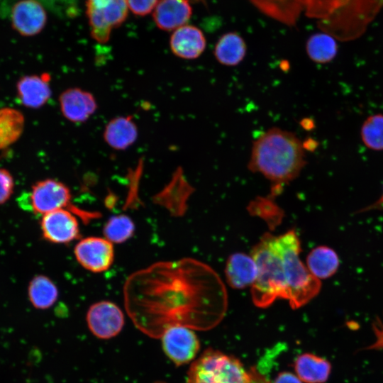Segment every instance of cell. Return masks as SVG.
<instances>
[{
  "label": "cell",
  "instance_id": "cell-1",
  "mask_svg": "<svg viewBox=\"0 0 383 383\" xmlns=\"http://www.w3.org/2000/svg\"><path fill=\"white\" fill-rule=\"evenodd\" d=\"M196 263L190 260L156 263L130 277L124 294L133 319L139 326H157L162 333L170 326H184L182 314L201 292L200 280L192 275Z\"/></svg>",
  "mask_w": 383,
  "mask_h": 383
},
{
  "label": "cell",
  "instance_id": "cell-2",
  "mask_svg": "<svg viewBox=\"0 0 383 383\" xmlns=\"http://www.w3.org/2000/svg\"><path fill=\"white\" fill-rule=\"evenodd\" d=\"M306 164L301 140L292 132L274 127L253 141L248 168L270 180L276 194L296 179Z\"/></svg>",
  "mask_w": 383,
  "mask_h": 383
},
{
  "label": "cell",
  "instance_id": "cell-3",
  "mask_svg": "<svg viewBox=\"0 0 383 383\" xmlns=\"http://www.w3.org/2000/svg\"><path fill=\"white\" fill-rule=\"evenodd\" d=\"M250 255L257 270L256 279L251 286L254 304L259 307H267L277 299H287L283 260L275 235L269 233L263 235L252 248Z\"/></svg>",
  "mask_w": 383,
  "mask_h": 383
},
{
  "label": "cell",
  "instance_id": "cell-4",
  "mask_svg": "<svg viewBox=\"0 0 383 383\" xmlns=\"http://www.w3.org/2000/svg\"><path fill=\"white\" fill-rule=\"evenodd\" d=\"M275 240L280 251L287 284V299L293 309L309 303L319 293L321 280L316 278L301 260V243L294 230H290Z\"/></svg>",
  "mask_w": 383,
  "mask_h": 383
},
{
  "label": "cell",
  "instance_id": "cell-5",
  "mask_svg": "<svg viewBox=\"0 0 383 383\" xmlns=\"http://www.w3.org/2000/svg\"><path fill=\"white\" fill-rule=\"evenodd\" d=\"M250 372L234 357L206 350L191 366L187 383H249Z\"/></svg>",
  "mask_w": 383,
  "mask_h": 383
},
{
  "label": "cell",
  "instance_id": "cell-6",
  "mask_svg": "<svg viewBox=\"0 0 383 383\" xmlns=\"http://www.w3.org/2000/svg\"><path fill=\"white\" fill-rule=\"evenodd\" d=\"M86 6L91 38L102 44L109 40L112 30L128 16L126 0H87Z\"/></svg>",
  "mask_w": 383,
  "mask_h": 383
},
{
  "label": "cell",
  "instance_id": "cell-7",
  "mask_svg": "<svg viewBox=\"0 0 383 383\" xmlns=\"http://www.w3.org/2000/svg\"><path fill=\"white\" fill-rule=\"evenodd\" d=\"M70 188L63 182L55 179L47 178L37 181L30 192L19 201L20 206L36 215L65 209L71 201Z\"/></svg>",
  "mask_w": 383,
  "mask_h": 383
},
{
  "label": "cell",
  "instance_id": "cell-8",
  "mask_svg": "<svg viewBox=\"0 0 383 383\" xmlns=\"http://www.w3.org/2000/svg\"><path fill=\"white\" fill-rule=\"evenodd\" d=\"M162 343L165 354L177 365L192 360L199 349L195 333L179 324L170 326L162 332Z\"/></svg>",
  "mask_w": 383,
  "mask_h": 383
},
{
  "label": "cell",
  "instance_id": "cell-9",
  "mask_svg": "<svg viewBox=\"0 0 383 383\" xmlns=\"http://www.w3.org/2000/svg\"><path fill=\"white\" fill-rule=\"evenodd\" d=\"M74 253L77 262L84 269L96 273L107 270L114 259L113 243L100 237L82 239L75 245Z\"/></svg>",
  "mask_w": 383,
  "mask_h": 383
},
{
  "label": "cell",
  "instance_id": "cell-10",
  "mask_svg": "<svg viewBox=\"0 0 383 383\" xmlns=\"http://www.w3.org/2000/svg\"><path fill=\"white\" fill-rule=\"evenodd\" d=\"M124 315L121 309L109 301H101L92 304L87 313L88 328L100 339L116 336L124 326Z\"/></svg>",
  "mask_w": 383,
  "mask_h": 383
},
{
  "label": "cell",
  "instance_id": "cell-11",
  "mask_svg": "<svg viewBox=\"0 0 383 383\" xmlns=\"http://www.w3.org/2000/svg\"><path fill=\"white\" fill-rule=\"evenodd\" d=\"M40 229L45 240L57 244L68 243L80 235L77 218L65 209L42 216Z\"/></svg>",
  "mask_w": 383,
  "mask_h": 383
},
{
  "label": "cell",
  "instance_id": "cell-12",
  "mask_svg": "<svg viewBox=\"0 0 383 383\" xmlns=\"http://www.w3.org/2000/svg\"><path fill=\"white\" fill-rule=\"evenodd\" d=\"M10 18L16 32L30 37L43 30L47 22V13L38 0H18L11 7Z\"/></svg>",
  "mask_w": 383,
  "mask_h": 383
},
{
  "label": "cell",
  "instance_id": "cell-13",
  "mask_svg": "<svg viewBox=\"0 0 383 383\" xmlns=\"http://www.w3.org/2000/svg\"><path fill=\"white\" fill-rule=\"evenodd\" d=\"M59 104L62 116L74 123L88 121L98 107L94 96L79 87L64 90L59 96Z\"/></svg>",
  "mask_w": 383,
  "mask_h": 383
},
{
  "label": "cell",
  "instance_id": "cell-14",
  "mask_svg": "<svg viewBox=\"0 0 383 383\" xmlns=\"http://www.w3.org/2000/svg\"><path fill=\"white\" fill-rule=\"evenodd\" d=\"M51 76L48 72L40 74L25 75L16 83V95L24 106L37 109L43 106L50 99Z\"/></svg>",
  "mask_w": 383,
  "mask_h": 383
},
{
  "label": "cell",
  "instance_id": "cell-15",
  "mask_svg": "<svg viewBox=\"0 0 383 383\" xmlns=\"http://www.w3.org/2000/svg\"><path fill=\"white\" fill-rule=\"evenodd\" d=\"M170 46L172 53L184 60L198 58L204 51L206 40L203 32L192 25L183 26L172 33Z\"/></svg>",
  "mask_w": 383,
  "mask_h": 383
},
{
  "label": "cell",
  "instance_id": "cell-16",
  "mask_svg": "<svg viewBox=\"0 0 383 383\" xmlns=\"http://www.w3.org/2000/svg\"><path fill=\"white\" fill-rule=\"evenodd\" d=\"M192 13L188 0H159L152 16L160 29L172 31L187 25Z\"/></svg>",
  "mask_w": 383,
  "mask_h": 383
},
{
  "label": "cell",
  "instance_id": "cell-17",
  "mask_svg": "<svg viewBox=\"0 0 383 383\" xmlns=\"http://www.w3.org/2000/svg\"><path fill=\"white\" fill-rule=\"evenodd\" d=\"M138 136V129L133 116H120L111 119L105 126V143L116 150H125L133 145Z\"/></svg>",
  "mask_w": 383,
  "mask_h": 383
},
{
  "label": "cell",
  "instance_id": "cell-18",
  "mask_svg": "<svg viewBox=\"0 0 383 383\" xmlns=\"http://www.w3.org/2000/svg\"><path fill=\"white\" fill-rule=\"evenodd\" d=\"M257 274L255 262L250 255L235 252L228 257L225 274L228 284L234 289L252 286Z\"/></svg>",
  "mask_w": 383,
  "mask_h": 383
},
{
  "label": "cell",
  "instance_id": "cell-19",
  "mask_svg": "<svg viewBox=\"0 0 383 383\" xmlns=\"http://www.w3.org/2000/svg\"><path fill=\"white\" fill-rule=\"evenodd\" d=\"M298 377L305 383H324L331 371V363L311 353L298 356L294 362Z\"/></svg>",
  "mask_w": 383,
  "mask_h": 383
},
{
  "label": "cell",
  "instance_id": "cell-20",
  "mask_svg": "<svg viewBox=\"0 0 383 383\" xmlns=\"http://www.w3.org/2000/svg\"><path fill=\"white\" fill-rule=\"evenodd\" d=\"M246 51L247 47L243 38L237 33L228 32L218 39L213 54L221 65L233 67L243 60Z\"/></svg>",
  "mask_w": 383,
  "mask_h": 383
},
{
  "label": "cell",
  "instance_id": "cell-21",
  "mask_svg": "<svg viewBox=\"0 0 383 383\" xmlns=\"http://www.w3.org/2000/svg\"><path fill=\"white\" fill-rule=\"evenodd\" d=\"M340 261L335 250L328 246H318L307 255L306 267L318 279L332 277L339 267Z\"/></svg>",
  "mask_w": 383,
  "mask_h": 383
},
{
  "label": "cell",
  "instance_id": "cell-22",
  "mask_svg": "<svg viewBox=\"0 0 383 383\" xmlns=\"http://www.w3.org/2000/svg\"><path fill=\"white\" fill-rule=\"evenodd\" d=\"M25 127L23 114L11 107L0 109V150L14 144L22 135Z\"/></svg>",
  "mask_w": 383,
  "mask_h": 383
},
{
  "label": "cell",
  "instance_id": "cell-23",
  "mask_svg": "<svg viewBox=\"0 0 383 383\" xmlns=\"http://www.w3.org/2000/svg\"><path fill=\"white\" fill-rule=\"evenodd\" d=\"M28 296L35 309H47L57 301L58 289L48 277L39 274L33 277L30 281L28 286Z\"/></svg>",
  "mask_w": 383,
  "mask_h": 383
},
{
  "label": "cell",
  "instance_id": "cell-24",
  "mask_svg": "<svg viewBox=\"0 0 383 383\" xmlns=\"http://www.w3.org/2000/svg\"><path fill=\"white\" fill-rule=\"evenodd\" d=\"M306 53L313 62L326 64L337 55L338 45L335 38L327 33H316L311 35L306 44Z\"/></svg>",
  "mask_w": 383,
  "mask_h": 383
},
{
  "label": "cell",
  "instance_id": "cell-25",
  "mask_svg": "<svg viewBox=\"0 0 383 383\" xmlns=\"http://www.w3.org/2000/svg\"><path fill=\"white\" fill-rule=\"evenodd\" d=\"M135 231L133 220L125 214L111 216L104 227L106 239L113 243H122L131 238Z\"/></svg>",
  "mask_w": 383,
  "mask_h": 383
},
{
  "label": "cell",
  "instance_id": "cell-26",
  "mask_svg": "<svg viewBox=\"0 0 383 383\" xmlns=\"http://www.w3.org/2000/svg\"><path fill=\"white\" fill-rule=\"evenodd\" d=\"M363 144L369 149L383 150V114L377 113L367 117L360 129Z\"/></svg>",
  "mask_w": 383,
  "mask_h": 383
},
{
  "label": "cell",
  "instance_id": "cell-27",
  "mask_svg": "<svg viewBox=\"0 0 383 383\" xmlns=\"http://www.w3.org/2000/svg\"><path fill=\"white\" fill-rule=\"evenodd\" d=\"M15 182L11 173L0 167V205L5 204L12 196Z\"/></svg>",
  "mask_w": 383,
  "mask_h": 383
},
{
  "label": "cell",
  "instance_id": "cell-28",
  "mask_svg": "<svg viewBox=\"0 0 383 383\" xmlns=\"http://www.w3.org/2000/svg\"><path fill=\"white\" fill-rule=\"evenodd\" d=\"M159 0H126L128 9L135 15L144 16L152 12Z\"/></svg>",
  "mask_w": 383,
  "mask_h": 383
},
{
  "label": "cell",
  "instance_id": "cell-29",
  "mask_svg": "<svg viewBox=\"0 0 383 383\" xmlns=\"http://www.w3.org/2000/svg\"><path fill=\"white\" fill-rule=\"evenodd\" d=\"M273 383H301V380L291 372H282L277 375Z\"/></svg>",
  "mask_w": 383,
  "mask_h": 383
},
{
  "label": "cell",
  "instance_id": "cell-30",
  "mask_svg": "<svg viewBox=\"0 0 383 383\" xmlns=\"http://www.w3.org/2000/svg\"><path fill=\"white\" fill-rule=\"evenodd\" d=\"M250 379L249 383H270L267 379L258 372L255 368L250 371Z\"/></svg>",
  "mask_w": 383,
  "mask_h": 383
},
{
  "label": "cell",
  "instance_id": "cell-31",
  "mask_svg": "<svg viewBox=\"0 0 383 383\" xmlns=\"http://www.w3.org/2000/svg\"><path fill=\"white\" fill-rule=\"evenodd\" d=\"M382 209H383V191L382 194L380 195L379 198L377 201H375L372 204L367 206V207H365L362 209L360 210L358 212L363 213L365 211L379 210Z\"/></svg>",
  "mask_w": 383,
  "mask_h": 383
}]
</instances>
